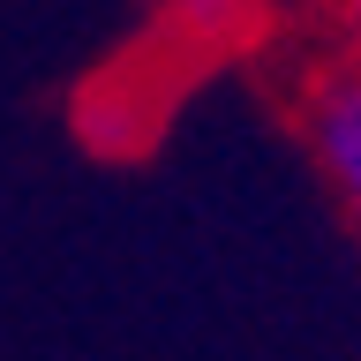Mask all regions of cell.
Listing matches in <instances>:
<instances>
[{
	"label": "cell",
	"instance_id": "3957f363",
	"mask_svg": "<svg viewBox=\"0 0 361 361\" xmlns=\"http://www.w3.org/2000/svg\"><path fill=\"white\" fill-rule=\"evenodd\" d=\"M166 16H180V23H219V16H233L241 0H158Z\"/></svg>",
	"mask_w": 361,
	"mask_h": 361
},
{
	"label": "cell",
	"instance_id": "7a4b0ae2",
	"mask_svg": "<svg viewBox=\"0 0 361 361\" xmlns=\"http://www.w3.org/2000/svg\"><path fill=\"white\" fill-rule=\"evenodd\" d=\"M338 61L361 75V0H338Z\"/></svg>",
	"mask_w": 361,
	"mask_h": 361
},
{
	"label": "cell",
	"instance_id": "6da1fadb",
	"mask_svg": "<svg viewBox=\"0 0 361 361\" xmlns=\"http://www.w3.org/2000/svg\"><path fill=\"white\" fill-rule=\"evenodd\" d=\"M301 143H309L324 188L338 196V211H346V226L361 241V75L346 61L309 75V90H301Z\"/></svg>",
	"mask_w": 361,
	"mask_h": 361
}]
</instances>
